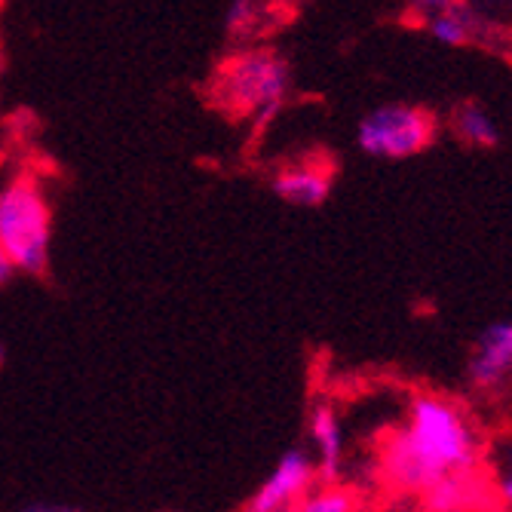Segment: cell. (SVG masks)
Instances as JSON below:
<instances>
[{
    "label": "cell",
    "instance_id": "obj_7",
    "mask_svg": "<svg viewBox=\"0 0 512 512\" xmlns=\"http://www.w3.org/2000/svg\"><path fill=\"white\" fill-rule=\"evenodd\" d=\"M279 28L276 0H230L224 13V34L234 46L264 43L270 31Z\"/></svg>",
    "mask_w": 512,
    "mask_h": 512
},
{
    "label": "cell",
    "instance_id": "obj_9",
    "mask_svg": "<svg viewBox=\"0 0 512 512\" xmlns=\"http://www.w3.org/2000/svg\"><path fill=\"white\" fill-rule=\"evenodd\" d=\"M310 439L316 448V476H322L325 482H335V476L341 473V460H344V433L338 424V414L332 411V405L316 402L310 411Z\"/></svg>",
    "mask_w": 512,
    "mask_h": 512
},
{
    "label": "cell",
    "instance_id": "obj_4",
    "mask_svg": "<svg viewBox=\"0 0 512 512\" xmlns=\"http://www.w3.org/2000/svg\"><path fill=\"white\" fill-rule=\"evenodd\" d=\"M436 120L427 108L384 105L362 117L356 142L362 154L378 160H408L433 145Z\"/></svg>",
    "mask_w": 512,
    "mask_h": 512
},
{
    "label": "cell",
    "instance_id": "obj_6",
    "mask_svg": "<svg viewBox=\"0 0 512 512\" xmlns=\"http://www.w3.org/2000/svg\"><path fill=\"white\" fill-rule=\"evenodd\" d=\"M273 194L298 209H316L332 194V169L316 160H301L276 169L270 178Z\"/></svg>",
    "mask_w": 512,
    "mask_h": 512
},
{
    "label": "cell",
    "instance_id": "obj_15",
    "mask_svg": "<svg viewBox=\"0 0 512 512\" xmlns=\"http://www.w3.org/2000/svg\"><path fill=\"white\" fill-rule=\"evenodd\" d=\"M503 497L512 503V463H509V470H506V479H503Z\"/></svg>",
    "mask_w": 512,
    "mask_h": 512
},
{
    "label": "cell",
    "instance_id": "obj_12",
    "mask_svg": "<svg viewBox=\"0 0 512 512\" xmlns=\"http://www.w3.org/2000/svg\"><path fill=\"white\" fill-rule=\"evenodd\" d=\"M430 31H433L436 40H442L448 46H460V43H467V37H470V25H467V19H460L457 4L451 10H445V13L430 16Z\"/></svg>",
    "mask_w": 512,
    "mask_h": 512
},
{
    "label": "cell",
    "instance_id": "obj_14",
    "mask_svg": "<svg viewBox=\"0 0 512 512\" xmlns=\"http://www.w3.org/2000/svg\"><path fill=\"white\" fill-rule=\"evenodd\" d=\"M16 276V270H13V264L7 261V255L4 252H0V289H4L7 283H10V279Z\"/></svg>",
    "mask_w": 512,
    "mask_h": 512
},
{
    "label": "cell",
    "instance_id": "obj_13",
    "mask_svg": "<svg viewBox=\"0 0 512 512\" xmlns=\"http://www.w3.org/2000/svg\"><path fill=\"white\" fill-rule=\"evenodd\" d=\"M457 4V0H411V7L421 13V16H436V13H445Z\"/></svg>",
    "mask_w": 512,
    "mask_h": 512
},
{
    "label": "cell",
    "instance_id": "obj_1",
    "mask_svg": "<svg viewBox=\"0 0 512 512\" xmlns=\"http://www.w3.org/2000/svg\"><path fill=\"white\" fill-rule=\"evenodd\" d=\"M476 439L467 421L442 399H414L405 430L381 451V476L405 494H424L436 482L470 473Z\"/></svg>",
    "mask_w": 512,
    "mask_h": 512
},
{
    "label": "cell",
    "instance_id": "obj_5",
    "mask_svg": "<svg viewBox=\"0 0 512 512\" xmlns=\"http://www.w3.org/2000/svg\"><path fill=\"white\" fill-rule=\"evenodd\" d=\"M316 479V463L292 448L273 463V470L267 473V479L255 488V494L249 497L246 509L252 512H286V509H298V503L307 497L310 485Z\"/></svg>",
    "mask_w": 512,
    "mask_h": 512
},
{
    "label": "cell",
    "instance_id": "obj_11",
    "mask_svg": "<svg viewBox=\"0 0 512 512\" xmlns=\"http://www.w3.org/2000/svg\"><path fill=\"white\" fill-rule=\"evenodd\" d=\"M298 509L301 512H350V509H356V500L350 491L329 485L322 491H307V497L298 503Z\"/></svg>",
    "mask_w": 512,
    "mask_h": 512
},
{
    "label": "cell",
    "instance_id": "obj_3",
    "mask_svg": "<svg viewBox=\"0 0 512 512\" xmlns=\"http://www.w3.org/2000/svg\"><path fill=\"white\" fill-rule=\"evenodd\" d=\"M53 209L40 181L28 172L0 188V252L16 273L40 276L50 267Z\"/></svg>",
    "mask_w": 512,
    "mask_h": 512
},
{
    "label": "cell",
    "instance_id": "obj_16",
    "mask_svg": "<svg viewBox=\"0 0 512 512\" xmlns=\"http://www.w3.org/2000/svg\"><path fill=\"white\" fill-rule=\"evenodd\" d=\"M7 359H10V350H7V341H4V338H0V368H4V365H7Z\"/></svg>",
    "mask_w": 512,
    "mask_h": 512
},
{
    "label": "cell",
    "instance_id": "obj_2",
    "mask_svg": "<svg viewBox=\"0 0 512 512\" xmlns=\"http://www.w3.org/2000/svg\"><path fill=\"white\" fill-rule=\"evenodd\" d=\"M292 89L289 62L264 43L237 46L212 74V102L230 120L267 129L286 108Z\"/></svg>",
    "mask_w": 512,
    "mask_h": 512
},
{
    "label": "cell",
    "instance_id": "obj_10",
    "mask_svg": "<svg viewBox=\"0 0 512 512\" xmlns=\"http://www.w3.org/2000/svg\"><path fill=\"white\" fill-rule=\"evenodd\" d=\"M454 129L463 142H470L476 148H494L497 145V126L488 120L485 111H479L476 105H463L454 117Z\"/></svg>",
    "mask_w": 512,
    "mask_h": 512
},
{
    "label": "cell",
    "instance_id": "obj_8",
    "mask_svg": "<svg viewBox=\"0 0 512 512\" xmlns=\"http://www.w3.org/2000/svg\"><path fill=\"white\" fill-rule=\"evenodd\" d=\"M512 371V325L500 322L479 338L470 375L479 387H497Z\"/></svg>",
    "mask_w": 512,
    "mask_h": 512
}]
</instances>
